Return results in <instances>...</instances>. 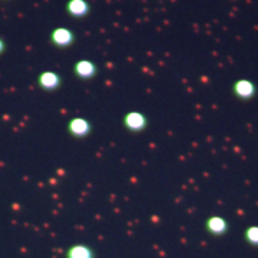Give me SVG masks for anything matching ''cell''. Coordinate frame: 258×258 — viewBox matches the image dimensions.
<instances>
[{"label": "cell", "mask_w": 258, "mask_h": 258, "mask_svg": "<svg viewBox=\"0 0 258 258\" xmlns=\"http://www.w3.org/2000/svg\"><path fill=\"white\" fill-rule=\"evenodd\" d=\"M98 72H99L98 66L89 59H79L74 64L75 76L78 79H82V81H91L98 75Z\"/></svg>", "instance_id": "obj_5"}, {"label": "cell", "mask_w": 258, "mask_h": 258, "mask_svg": "<svg viewBox=\"0 0 258 258\" xmlns=\"http://www.w3.org/2000/svg\"><path fill=\"white\" fill-rule=\"evenodd\" d=\"M50 43L53 46L59 47V49H66V47L72 46L76 40L75 33L68 28H56L50 32V37H49Z\"/></svg>", "instance_id": "obj_4"}, {"label": "cell", "mask_w": 258, "mask_h": 258, "mask_svg": "<svg viewBox=\"0 0 258 258\" xmlns=\"http://www.w3.org/2000/svg\"><path fill=\"white\" fill-rule=\"evenodd\" d=\"M228 228H230L228 221L222 217H218V215L210 217L205 221V230L212 237H221L224 234H227Z\"/></svg>", "instance_id": "obj_6"}, {"label": "cell", "mask_w": 258, "mask_h": 258, "mask_svg": "<svg viewBox=\"0 0 258 258\" xmlns=\"http://www.w3.org/2000/svg\"><path fill=\"white\" fill-rule=\"evenodd\" d=\"M122 123L125 129L128 132H132V134H139V132H144L148 126V116L145 113L139 111H131L126 112L123 115V119H122Z\"/></svg>", "instance_id": "obj_1"}, {"label": "cell", "mask_w": 258, "mask_h": 258, "mask_svg": "<svg viewBox=\"0 0 258 258\" xmlns=\"http://www.w3.org/2000/svg\"><path fill=\"white\" fill-rule=\"evenodd\" d=\"M89 10H91V6L86 0H69L66 3V12L72 18H85L89 13Z\"/></svg>", "instance_id": "obj_9"}, {"label": "cell", "mask_w": 258, "mask_h": 258, "mask_svg": "<svg viewBox=\"0 0 258 258\" xmlns=\"http://www.w3.org/2000/svg\"><path fill=\"white\" fill-rule=\"evenodd\" d=\"M5 50H6V43H5V40H3V39L0 37V55H2V53H3Z\"/></svg>", "instance_id": "obj_11"}, {"label": "cell", "mask_w": 258, "mask_h": 258, "mask_svg": "<svg viewBox=\"0 0 258 258\" xmlns=\"http://www.w3.org/2000/svg\"><path fill=\"white\" fill-rule=\"evenodd\" d=\"M64 258H96V254L91 245L83 244V242H76L68 247L64 252Z\"/></svg>", "instance_id": "obj_8"}, {"label": "cell", "mask_w": 258, "mask_h": 258, "mask_svg": "<svg viewBox=\"0 0 258 258\" xmlns=\"http://www.w3.org/2000/svg\"><path fill=\"white\" fill-rule=\"evenodd\" d=\"M232 92H234V95L237 98H240L242 101H247V99H251V98L255 96L257 88H255V85L251 81L240 79V81H237L232 85Z\"/></svg>", "instance_id": "obj_7"}, {"label": "cell", "mask_w": 258, "mask_h": 258, "mask_svg": "<svg viewBox=\"0 0 258 258\" xmlns=\"http://www.w3.org/2000/svg\"><path fill=\"white\" fill-rule=\"evenodd\" d=\"M68 132L71 137L76 139H85L88 138L92 132V123L89 119L82 118V116H75L68 122Z\"/></svg>", "instance_id": "obj_2"}, {"label": "cell", "mask_w": 258, "mask_h": 258, "mask_svg": "<svg viewBox=\"0 0 258 258\" xmlns=\"http://www.w3.org/2000/svg\"><path fill=\"white\" fill-rule=\"evenodd\" d=\"M244 238L252 247H258V227L257 225H251L247 230L244 231Z\"/></svg>", "instance_id": "obj_10"}, {"label": "cell", "mask_w": 258, "mask_h": 258, "mask_svg": "<svg viewBox=\"0 0 258 258\" xmlns=\"http://www.w3.org/2000/svg\"><path fill=\"white\" fill-rule=\"evenodd\" d=\"M37 86L45 92H55L62 86V78L55 71H43L37 76Z\"/></svg>", "instance_id": "obj_3"}]
</instances>
